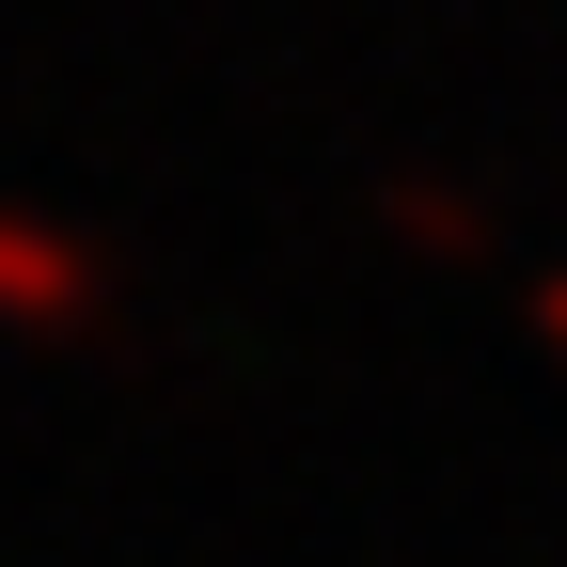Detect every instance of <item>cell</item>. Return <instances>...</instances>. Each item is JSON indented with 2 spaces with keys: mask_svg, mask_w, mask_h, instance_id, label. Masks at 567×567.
I'll return each instance as SVG.
<instances>
[{
  "mask_svg": "<svg viewBox=\"0 0 567 567\" xmlns=\"http://www.w3.org/2000/svg\"><path fill=\"white\" fill-rule=\"evenodd\" d=\"M551 331H567V300H551Z\"/></svg>",
  "mask_w": 567,
  "mask_h": 567,
  "instance_id": "2",
  "label": "cell"
},
{
  "mask_svg": "<svg viewBox=\"0 0 567 567\" xmlns=\"http://www.w3.org/2000/svg\"><path fill=\"white\" fill-rule=\"evenodd\" d=\"M80 252H48V237H0V300H32V316H63V300H80Z\"/></svg>",
  "mask_w": 567,
  "mask_h": 567,
  "instance_id": "1",
  "label": "cell"
}]
</instances>
